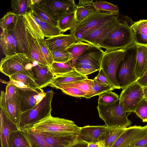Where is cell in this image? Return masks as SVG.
I'll list each match as a JSON object with an SVG mask.
<instances>
[{
  "label": "cell",
  "instance_id": "cell-1",
  "mask_svg": "<svg viewBox=\"0 0 147 147\" xmlns=\"http://www.w3.org/2000/svg\"><path fill=\"white\" fill-rule=\"evenodd\" d=\"M53 94L52 90L46 92L45 96L36 106L22 113L18 124L20 130L30 128L51 115V103Z\"/></svg>",
  "mask_w": 147,
  "mask_h": 147
},
{
  "label": "cell",
  "instance_id": "cell-2",
  "mask_svg": "<svg viewBox=\"0 0 147 147\" xmlns=\"http://www.w3.org/2000/svg\"><path fill=\"white\" fill-rule=\"evenodd\" d=\"M130 26L125 21L121 22L107 34L102 42L100 48L107 51L125 49L134 44Z\"/></svg>",
  "mask_w": 147,
  "mask_h": 147
},
{
  "label": "cell",
  "instance_id": "cell-3",
  "mask_svg": "<svg viewBox=\"0 0 147 147\" xmlns=\"http://www.w3.org/2000/svg\"><path fill=\"white\" fill-rule=\"evenodd\" d=\"M31 128L38 131L62 136L77 135L80 128L71 120L54 117L51 115L33 125Z\"/></svg>",
  "mask_w": 147,
  "mask_h": 147
},
{
  "label": "cell",
  "instance_id": "cell-4",
  "mask_svg": "<svg viewBox=\"0 0 147 147\" xmlns=\"http://www.w3.org/2000/svg\"><path fill=\"white\" fill-rule=\"evenodd\" d=\"M34 62L23 53L6 56L2 58L0 64L1 72L9 77L17 74L27 75L34 80L32 69Z\"/></svg>",
  "mask_w": 147,
  "mask_h": 147
},
{
  "label": "cell",
  "instance_id": "cell-5",
  "mask_svg": "<svg viewBox=\"0 0 147 147\" xmlns=\"http://www.w3.org/2000/svg\"><path fill=\"white\" fill-rule=\"evenodd\" d=\"M125 49V55L119 65L117 73L118 82L122 90L138 80L135 72L136 45L134 44Z\"/></svg>",
  "mask_w": 147,
  "mask_h": 147
},
{
  "label": "cell",
  "instance_id": "cell-6",
  "mask_svg": "<svg viewBox=\"0 0 147 147\" xmlns=\"http://www.w3.org/2000/svg\"><path fill=\"white\" fill-rule=\"evenodd\" d=\"M99 117L110 127L127 128L132 122L128 118L131 113H124L119 104V100L108 105H98L97 107Z\"/></svg>",
  "mask_w": 147,
  "mask_h": 147
},
{
  "label": "cell",
  "instance_id": "cell-7",
  "mask_svg": "<svg viewBox=\"0 0 147 147\" xmlns=\"http://www.w3.org/2000/svg\"><path fill=\"white\" fill-rule=\"evenodd\" d=\"M119 14L101 13L94 9L87 17L75 24L70 30V34L79 41L85 34L101 24L118 17Z\"/></svg>",
  "mask_w": 147,
  "mask_h": 147
},
{
  "label": "cell",
  "instance_id": "cell-8",
  "mask_svg": "<svg viewBox=\"0 0 147 147\" xmlns=\"http://www.w3.org/2000/svg\"><path fill=\"white\" fill-rule=\"evenodd\" d=\"M125 53V49L105 51L102 60L100 68L111 86L117 89H121L117 79V70Z\"/></svg>",
  "mask_w": 147,
  "mask_h": 147
},
{
  "label": "cell",
  "instance_id": "cell-9",
  "mask_svg": "<svg viewBox=\"0 0 147 147\" xmlns=\"http://www.w3.org/2000/svg\"><path fill=\"white\" fill-rule=\"evenodd\" d=\"M144 97L143 87L138 81L123 90L119 96V104L124 113L134 112Z\"/></svg>",
  "mask_w": 147,
  "mask_h": 147
},
{
  "label": "cell",
  "instance_id": "cell-10",
  "mask_svg": "<svg viewBox=\"0 0 147 147\" xmlns=\"http://www.w3.org/2000/svg\"><path fill=\"white\" fill-rule=\"evenodd\" d=\"M120 22L118 17L106 22L85 34L79 41L100 48L102 42L107 34Z\"/></svg>",
  "mask_w": 147,
  "mask_h": 147
},
{
  "label": "cell",
  "instance_id": "cell-11",
  "mask_svg": "<svg viewBox=\"0 0 147 147\" xmlns=\"http://www.w3.org/2000/svg\"><path fill=\"white\" fill-rule=\"evenodd\" d=\"M22 113L31 109L42 99L46 94L42 89L21 88L16 86Z\"/></svg>",
  "mask_w": 147,
  "mask_h": 147
},
{
  "label": "cell",
  "instance_id": "cell-12",
  "mask_svg": "<svg viewBox=\"0 0 147 147\" xmlns=\"http://www.w3.org/2000/svg\"><path fill=\"white\" fill-rule=\"evenodd\" d=\"M147 133V128L135 125L126 128L111 147H135V145Z\"/></svg>",
  "mask_w": 147,
  "mask_h": 147
},
{
  "label": "cell",
  "instance_id": "cell-13",
  "mask_svg": "<svg viewBox=\"0 0 147 147\" xmlns=\"http://www.w3.org/2000/svg\"><path fill=\"white\" fill-rule=\"evenodd\" d=\"M0 108H3L11 120L18 125L22 113L17 92L13 96L5 99V92L1 91L0 96Z\"/></svg>",
  "mask_w": 147,
  "mask_h": 147
},
{
  "label": "cell",
  "instance_id": "cell-14",
  "mask_svg": "<svg viewBox=\"0 0 147 147\" xmlns=\"http://www.w3.org/2000/svg\"><path fill=\"white\" fill-rule=\"evenodd\" d=\"M104 53L105 51L101 48L91 45L77 58L75 65L79 64L90 65L99 70L100 69L101 61Z\"/></svg>",
  "mask_w": 147,
  "mask_h": 147
},
{
  "label": "cell",
  "instance_id": "cell-15",
  "mask_svg": "<svg viewBox=\"0 0 147 147\" xmlns=\"http://www.w3.org/2000/svg\"><path fill=\"white\" fill-rule=\"evenodd\" d=\"M41 3L46 6L57 21L63 14L75 12L77 6L74 0H42Z\"/></svg>",
  "mask_w": 147,
  "mask_h": 147
},
{
  "label": "cell",
  "instance_id": "cell-16",
  "mask_svg": "<svg viewBox=\"0 0 147 147\" xmlns=\"http://www.w3.org/2000/svg\"><path fill=\"white\" fill-rule=\"evenodd\" d=\"M109 127L105 125H87L80 127L78 140L89 143H98Z\"/></svg>",
  "mask_w": 147,
  "mask_h": 147
},
{
  "label": "cell",
  "instance_id": "cell-17",
  "mask_svg": "<svg viewBox=\"0 0 147 147\" xmlns=\"http://www.w3.org/2000/svg\"><path fill=\"white\" fill-rule=\"evenodd\" d=\"M17 22L13 30L10 31L13 35L17 44V53L27 55L29 47L27 39L26 28L23 16H18Z\"/></svg>",
  "mask_w": 147,
  "mask_h": 147
},
{
  "label": "cell",
  "instance_id": "cell-18",
  "mask_svg": "<svg viewBox=\"0 0 147 147\" xmlns=\"http://www.w3.org/2000/svg\"><path fill=\"white\" fill-rule=\"evenodd\" d=\"M36 130L52 147H71L78 141L77 135H59Z\"/></svg>",
  "mask_w": 147,
  "mask_h": 147
},
{
  "label": "cell",
  "instance_id": "cell-19",
  "mask_svg": "<svg viewBox=\"0 0 147 147\" xmlns=\"http://www.w3.org/2000/svg\"><path fill=\"white\" fill-rule=\"evenodd\" d=\"M0 131L1 147H8L9 137L12 132L20 130L17 124L10 118L5 110L0 108Z\"/></svg>",
  "mask_w": 147,
  "mask_h": 147
},
{
  "label": "cell",
  "instance_id": "cell-20",
  "mask_svg": "<svg viewBox=\"0 0 147 147\" xmlns=\"http://www.w3.org/2000/svg\"><path fill=\"white\" fill-rule=\"evenodd\" d=\"M32 70L35 82L41 89L49 86L55 77L49 65L37 63L34 65Z\"/></svg>",
  "mask_w": 147,
  "mask_h": 147
},
{
  "label": "cell",
  "instance_id": "cell-21",
  "mask_svg": "<svg viewBox=\"0 0 147 147\" xmlns=\"http://www.w3.org/2000/svg\"><path fill=\"white\" fill-rule=\"evenodd\" d=\"M45 40L51 52L66 50L70 45L77 42L73 35L62 33L59 36Z\"/></svg>",
  "mask_w": 147,
  "mask_h": 147
},
{
  "label": "cell",
  "instance_id": "cell-22",
  "mask_svg": "<svg viewBox=\"0 0 147 147\" xmlns=\"http://www.w3.org/2000/svg\"><path fill=\"white\" fill-rule=\"evenodd\" d=\"M26 33L29 47L28 53L26 55L33 62L49 65L42 52L37 40L32 36L27 29Z\"/></svg>",
  "mask_w": 147,
  "mask_h": 147
},
{
  "label": "cell",
  "instance_id": "cell-23",
  "mask_svg": "<svg viewBox=\"0 0 147 147\" xmlns=\"http://www.w3.org/2000/svg\"><path fill=\"white\" fill-rule=\"evenodd\" d=\"M26 29L35 39H44L45 37L41 30L40 20L30 11L22 16Z\"/></svg>",
  "mask_w": 147,
  "mask_h": 147
},
{
  "label": "cell",
  "instance_id": "cell-24",
  "mask_svg": "<svg viewBox=\"0 0 147 147\" xmlns=\"http://www.w3.org/2000/svg\"><path fill=\"white\" fill-rule=\"evenodd\" d=\"M1 30L0 45L3 53L5 56L17 54V44L13 35L7 30Z\"/></svg>",
  "mask_w": 147,
  "mask_h": 147
},
{
  "label": "cell",
  "instance_id": "cell-25",
  "mask_svg": "<svg viewBox=\"0 0 147 147\" xmlns=\"http://www.w3.org/2000/svg\"><path fill=\"white\" fill-rule=\"evenodd\" d=\"M133 34L134 43L147 47V20L133 22L130 25Z\"/></svg>",
  "mask_w": 147,
  "mask_h": 147
},
{
  "label": "cell",
  "instance_id": "cell-26",
  "mask_svg": "<svg viewBox=\"0 0 147 147\" xmlns=\"http://www.w3.org/2000/svg\"><path fill=\"white\" fill-rule=\"evenodd\" d=\"M136 45L137 55L135 72L138 80L143 76L147 69V47Z\"/></svg>",
  "mask_w": 147,
  "mask_h": 147
},
{
  "label": "cell",
  "instance_id": "cell-27",
  "mask_svg": "<svg viewBox=\"0 0 147 147\" xmlns=\"http://www.w3.org/2000/svg\"><path fill=\"white\" fill-rule=\"evenodd\" d=\"M29 9L39 20L54 26H58L57 21L43 3L30 5Z\"/></svg>",
  "mask_w": 147,
  "mask_h": 147
},
{
  "label": "cell",
  "instance_id": "cell-28",
  "mask_svg": "<svg viewBox=\"0 0 147 147\" xmlns=\"http://www.w3.org/2000/svg\"><path fill=\"white\" fill-rule=\"evenodd\" d=\"M30 147H52L47 143L42 137L34 128L21 130Z\"/></svg>",
  "mask_w": 147,
  "mask_h": 147
},
{
  "label": "cell",
  "instance_id": "cell-29",
  "mask_svg": "<svg viewBox=\"0 0 147 147\" xmlns=\"http://www.w3.org/2000/svg\"><path fill=\"white\" fill-rule=\"evenodd\" d=\"M92 0H79L75 11V23H79L87 17L94 9Z\"/></svg>",
  "mask_w": 147,
  "mask_h": 147
},
{
  "label": "cell",
  "instance_id": "cell-30",
  "mask_svg": "<svg viewBox=\"0 0 147 147\" xmlns=\"http://www.w3.org/2000/svg\"><path fill=\"white\" fill-rule=\"evenodd\" d=\"M87 78L88 77L86 76L81 74L75 71L55 76L49 86L52 87L55 85L69 83Z\"/></svg>",
  "mask_w": 147,
  "mask_h": 147
},
{
  "label": "cell",
  "instance_id": "cell-31",
  "mask_svg": "<svg viewBox=\"0 0 147 147\" xmlns=\"http://www.w3.org/2000/svg\"><path fill=\"white\" fill-rule=\"evenodd\" d=\"M127 128L110 127L105 133L101 141H103L106 147H111Z\"/></svg>",
  "mask_w": 147,
  "mask_h": 147
},
{
  "label": "cell",
  "instance_id": "cell-32",
  "mask_svg": "<svg viewBox=\"0 0 147 147\" xmlns=\"http://www.w3.org/2000/svg\"><path fill=\"white\" fill-rule=\"evenodd\" d=\"M76 22L75 12H67L61 15L58 21V26L62 33L68 30H71Z\"/></svg>",
  "mask_w": 147,
  "mask_h": 147
},
{
  "label": "cell",
  "instance_id": "cell-33",
  "mask_svg": "<svg viewBox=\"0 0 147 147\" xmlns=\"http://www.w3.org/2000/svg\"><path fill=\"white\" fill-rule=\"evenodd\" d=\"M91 45L87 43L79 41L72 44L66 49L71 55L72 60L71 61L74 67L77 58L88 49Z\"/></svg>",
  "mask_w": 147,
  "mask_h": 147
},
{
  "label": "cell",
  "instance_id": "cell-34",
  "mask_svg": "<svg viewBox=\"0 0 147 147\" xmlns=\"http://www.w3.org/2000/svg\"><path fill=\"white\" fill-rule=\"evenodd\" d=\"M8 147H30L21 130L13 131L10 134Z\"/></svg>",
  "mask_w": 147,
  "mask_h": 147
},
{
  "label": "cell",
  "instance_id": "cell-35",
  "mask_svg": "<svg viewBox=\"0 0 147 147\" xmlns=\"http://www.w3.org/2000/svg\"><path fill=\"white\" fill-rule=\"evenodd\" d=\"M94 8L97 11L104 13L114 14H119L118 6L105 1L96 0L93 4Z\"/></svg>",
  "mask_w": 147,
  "mask_h": 147
},
{
  "label": "cell",
  "instance_id": "cell-36",
  "mask_svg": "<svg viewBox=\"0 0 147 147\" xmlns=\"http://www.w3.org/2000/svg\"><path fill=\"white\" fill-rule=\"evenodd\" d=\"M49 66L55 76L75 71L71 61L65 63L53 62Z\"/></svg>",
  "mask_w": 147,
  "mask_h": 147
},
{
  "label": "cell",
  "instance_id": "cell-37",
  "mask_svg": "<svg viewBox=\"0 0 147 147\" xmlns=\"http://www.w3.org/2000/svg\"><path fill=\"white\" fill-rule=\"evenodd\" d=\"M18 16L12 11L7 12L1 19L0 26L1 29L10 31L13 29L18 20Z\"/></svg>",
  "mask_w": 147,
  "mask_h": 147
},
{
  "label": "cell",
  "instance_id": "cell-38",
  "mask_svg": "<svg viewBox=\"0 0 147 147\" xmlns=\"http://www.w3.org/2000/svg\"><path fill=\"white\" fill-rule=\"evenodd\" d=\"M30 0H12L11 7L12 12L18 16H22L27 13L31 5Z\"/></svg>",
  "mask_w": 147,
  "mask_h": 147
},
{
  "label": "cell",
  "instance_id": "cell-39",
  "mask_svg": "<svg viewBox=\"0 0 147 147\" xmlns=\"http://www.w3.org/2000/svg\"><path fill=\"white\" fill-rule=\"evenodd\" d=\"M40 21V28L45 37L52 38L62 34L58 26H54L41 20Z\"/></svg>",
  "mask_w": 147,
  "mask_h": 147
},
{
  "label": "cell",
  "instance_id": "cell-40",
  "mask_svg": "<svg viewBox=\"0 0 147 147\" xmlns=\"http://www.w3.org/2000/svg\"><path fill=\"white\" fill-rule=\"evenodd\" d=\"M10 80L21 82L28 88L35 89L40 88L35 82L34 80L30 77L21 74H17L9 77Z\"/></svg>",
  "mask_w": 147,
  "mask_h": 147
},
{
  "label": "cell",
  "instance_id": "cell-41",
  "mask_svg": "<svg viewBox=\"0 0 147 147\" xmlns=\"http://www.w3.org/2000/svg\"><path fill=\"white\" fill-rule=\"evenodd\" d=\"M98 96V105H111L119 100V95L112 90L105 91Z\"/></svg>",
  "mask_w": 147,
  "mask_h": 147
},
{
  "label": "cell",
  "instance_id": "cell-42",
  "mask_svg": "<svg viewBox=\"0 0 147 147\" xmlns=\"http://www.w3.org/2000/svg\"><path fill=\"white\" fill-rule=\"evenodd\" d=\"M116 88L111 86L102 85L93 80V85L91 91L84 95L83 97L90 98L94 96L109 90H112Z\"/></svg>",
  "mask_w": 147,
  "mask_h": 147
},
{
  "label": "cell",
  "instance_id": "cell-43",
  "mask_svg": "<svg viewBox=\"0 0 147 147\" xmlns=\"http://www.w3.org/2000/svg\"><path fill=\"white\" fill-rule=\"evenodd\" d=\"M65 85L73 87L87 93L90 92L93 85V80L88 78L71 83L63 84Z\"/></svg>",
  "mask_w": 147,
  "mask_h": 147
},
{
  "label": "cell",
  "instance_id": "cell-44",
  "mask_svg": "<svg viewBox=\"0 0 147 147\" xmlns=\"http://www.w3.org/2000/svg\"><path fill=\"white\" fill-rule=\"evenodd\" d=\"M51 87L61 90L64 93L76 97H83L87 93L75 88L61 84L52 86Z\"/></svg>",
  "mask_w": 147,
  "mask_h": 147
},
{
  "label": "cell",
  "instance_id": "cell-45",
  "mask_svg": "<svg viewBox=\"0 0 147 147\" xmlns=\"http://www.w3.org/2000/svg\"><path fill=\"white\" fill-rule=\"evenodd\" d=\"M143 122H147V99L144 97L137 105L134 112Z\"/></svg>",
  "mask_w": 147,
  "mask_h": 147
},
{
  "label": "cell",
  "instance_id": "cell-46",
  "mask_svg": "<svg viewBox=\"0 0 147 147\" xmlns=\"http://www.w3.org/2000/svg\"><path fill=\"white\" fill-rule=\"evenodd\" d=\"M51 53L53 62L65 63L72 60L70 53L66 50L52 51Z\"/></svg>",
  "mask_w": 147,
  "mask_h": 147
},
{
  "label": "cell",
  "instance_id": "cell-47",
  "mask_svg": "<svg viewBox=\"0 0 147 147\" xmlns=\"http://www.w3.org/2000/svg\"><path fill=\"white\" fill-rule=\"evenodd\" d=\"M37 40L45 59L50 66L53 62L51 51L44 39L39 38Z\"/></svg>",
  "mask_w": 147,
  "mask_h": 147
},
{
  "label": "cell",
  "instance_id": "cell-48",
  "mask_svg": "<svg viewBox=\"0 0 147 147\" xmlns=\"http://www.w3.org/2000/svg\"><path fill=\"white\" fill-rule=\"evenodd\" d=\"M74 68L76 71L85 76L98 70L92 66L83 64L76 65Z\"/></svg>",
  "mask_w": 147,
  "mask_h": 147
},
{
  "label": "cell",
  "instance_id": "cell-49",
  "mask_svg": "<svg viewBox=\"0 0 147 147\" xmlns=\"http://www.w3.org/2000/svg\"><path fill=\"white\" fill-rule=\"evenodd\" d=\"M98 74L93 80L102 85L111 86L108 81L102 69L100 68Z\"/></svg>",
  "mask_w": 147,
  "mask_h": 147
},
{
  "label": "cell",
  "instance_id": "cell-50",
  "mask_svg": "<svg viewBox=\"0 0 147 147\" xmlns=\"http://www.w3.org/2000/svg\"><path fill=\"white\" fill-rule=\"evenodd\" d=\"M16 86L13 84L8 82L6 88L5 99L9 98L13 96L16 94Z\"/></svg>",
  "mask_w": 147,
  "mask_h": 147
},
{
  "label": "cell",
  "instance_id": "cell-51",
  "mask_svg": "<svg viewBox=\"0 0 147 147\" xmlns=\"http://www.w3.org/2000/svg\"><path fill=\"white\" fill-rule=\"evenodd\" d=\"M147 147V133L135 145V147Z\"/></svg>",
  "mask_w": 147,
  "mask_h": 147
},
{
  "label": "cell",
  "instance_id": "cell-52",
  "mask_svg": "<svg viewBox=\"0 0 147 147\" xmlns=\"http://www.w3.org/2000/svg\"><path fill=\"white\" fill-rule=\"evenodd\" d=\"M138 81L142 87L147 86V69L143 76Z\"/></svg>",
  "mask_w": 147,
  "mask_h": 147
},
{
  "label": "cell",
  "instance_id": "cell-53",
  "mask_svg": "<svg viewBox=\"0 0 147 147\" xmlns=\"http://www.w3.org/2000/svg\"><path fill=\"white\" fill-rule=\"evenodd\" d=\"M88 145V143L86 142L78 140V142L71 147H87Z\"/></svg>",
  "mask_w": 147,
  "mask_h": 147
},
{
  "label": "cell",
  "instance_id": "cell-54",
  "mask_svg": "<svg viewBox=\"0 0 147 147\" xmlns=\"http://www.w3.org/2000/svg\"><path fill=\"white\" fill-rule=\"evenodd\" d=\"M144 97L147 98V86L143 87Z\"/></svg>",
  "mask_w": 147,
  "mask_h": 147
},
{
  "label": "cell",
  "instance_id": "cell-55",
  "mask_svg": "<svg viewBox=\"0 0 147 147\" xmlns=\"http://www.w3.org/2000/svg\"><path fill=\"white\" fill-rule=\"evenodd\" d=\"M31 5H32L36 4L41 3L42 0H30Z\"/></svg>",
  "mask_w": 147,
  "mask_h": 147
},
{
  "label": "cell",
  "instance_id": "cell-56",
  "mask_svg": "<svg viewBox=\"0 0 147 147\" xmlns=\"http://www.w3.org/2000/svg\"><path fill=\"white\" fill-rule=\"evenodd\" d=\"M87 147H98V143H89Z\"/></svg>",
  "mask_w": 147,
  "mask_h": 147
},
{
  "label": "cell",
  "instance_id": "cell-57",
  "mask_svg": "<svg viewBox=\"0 0 147 147\" xmlns=\"http://www.w3.org/2000/svg\"><path fill=\"white\" fill-rule=\"evenodd\" d=\"M98 147H106L103 141H101L98 143Z\"/></svg>",
  "mask_w": 147,
  "mask_h": 147
},
{
  "label": "cell",
  "instance_id": "cell-58",
  "mask_svg": "<svg viewBox=\"0 0 147 147\" xmlns=\"http://www.w3.org/2000/svg\"><path fill=\"white\" fill-rule=\"evenodd\" d=\"M146 127L147 128V125H146Z\"/></svg>",
  "mask_w": 147,
  "mask_h": 147
},
{
  "label": "cell",
  "instance_id": "cell-59",
  "mask_svg": "<svg viewBox=\"0 0 147 147\" xmlns=\"http://www.w3.org/2000/svg\"><path fill=\"white\" fill-rule=\"evenodd\" d=\"M147 99V98H146Z\"/></svg>",
  "mask_w": 147,
  "mask_h": 147
},
{
  "label": "cell",
  "instance_id": "cell-60",
  "mask_svg": "<svg viewBox=\"0 0 147 147\" xmlns=\"http://www.w3.org/2000/svg\"></svg>",
  "mask_w": 147,
  "mask_h": 147
}]
</instances>
